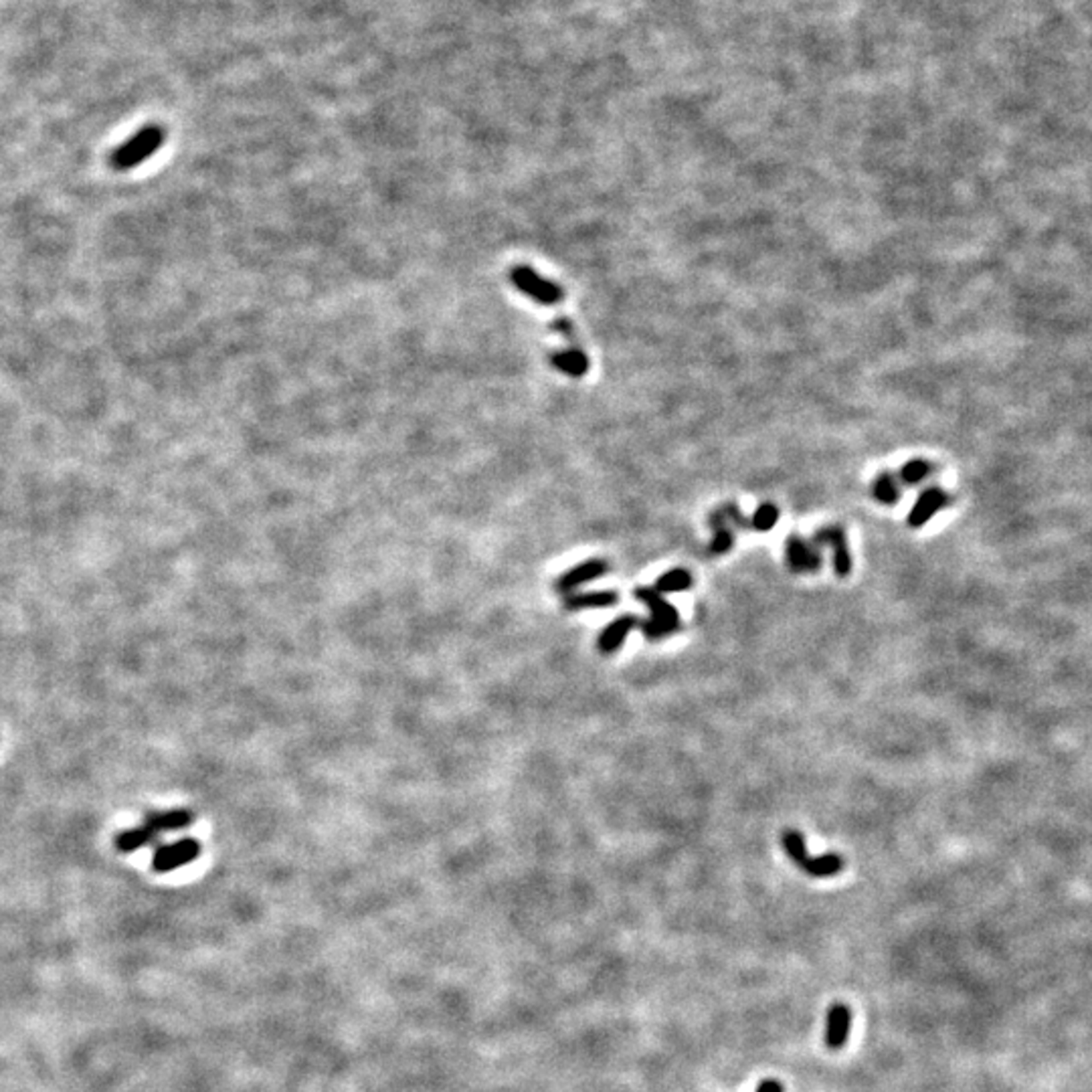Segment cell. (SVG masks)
Masks as SVG:
<instances>
[{"label": "cell", "mask_w": 1092, "mask_h": 1092, "mask_svg": "<svg viewBox=\"0 0 1092 1092\" xmlns=\"http://www.w3.org/2000/svg\"><path fill=\"white\" fill-rule=\"evenodd\" d=\"M636 599L642 601V603H645L647 609H650V620L639 623L644 636L650 639V642H660V639L676 634V631L682 628L680 613L676 612L674 605L668 603L661 593L655 589H647V587H637Z\"/></svg>", "instance_id": "obj_1"}, {"label": "cell", "mask_w": 1092, "mask_h": 1092, "mask_svg": "<svg viewBox=\"0 0 1092 1092\" xmlns=\"http://www.w3.org/2000/svg\"><path fill=\"white\" fill-rule=\"evenodd\" d=\"M164 135H167V132L160 126L142 127L140 132H135L130 140H126L122 146L111 152L110 164L116 170L135 168L164 144Z\"/></svg>", "instance_id": "obj_2"}, {"label": "cell", "mask_w": 1092, "mask_h": 1092, "mask_svg": "<svg viewBox=\"0 0 1092 1092\" xmlns=\"http://www.w3.org/2000/svg\"><path fill=\"white\" fill-rule=\"evenodd\" d=\"M781 843L785 848L787 856L793 860L803 872H808L813 878H830L843 870V860L838 854H824L811 858L808 848H805L803 835L797 830H785L781 835Z\"/></svg>", "instance_id": "obj_3"}, {"label": "cell", "mask_w": 1092, "mask_h": 1092, "mask_svg": "<svg viewBox=\"0 0 1092 1092\" xmlns=\"http://www.w3.org/2000/svg\"><path fill=\"white\" fill-rule=\"evenodd\" d=\"M510 280H512V283L516 285L518 290L524 293V296L532 298L534 302H538L542 306L561 304L562 298H564V291L561 290L559 283H554L551 280H546V277H542L530 266H514V267H512L510 269Z\"/></svg>", "instance_id": "obj_4"}, {"label": "cell", "mask_w": 1092, "mask_h": 1092, "mask_svg": "<svg viewBox=\"0 0 1092 1092\" xmlns=\"http://www.w3.org/2000/svg\"><path fill=\"white\" fill-rule=\"evenodd\" d=\"M199 856H201V843L193 838H183L178 842H172V843H167V846L158 848L152 858V868L158 874H168V872L183 868V866L191 864L193 860H197Z\"/></svg>", "instance_id": "obj_5"}, {"label": "cell", "mask_w": 1092, "mask_h": 1092, "mask_svg": "<svg viewBox=\"0 0 1092 1092\" xmlns=\"http://www.w3.org/2000/svg\"><path fill=\"white\" fill-rule=\"evenodd\" d=\"M811 542L817 548H822V546L832 548L833 571L840 579L848 577L850 572H852V554H850L846 530H843L840 524H832V526H824V529H819L816 534H813Z\"/></svg>", "instance_id": "obj_6"}, {"label": "cell", "mask_w": 1092, "mask_h": 1092, "mask_svg": "<svg viewBox=\"0 0 1092 1092\" xmlns=\"http://www.w3.org/2000/svg\"><path fill=\"white\" fill-rule=\"evenodd\" d=\"M785 559L793 572H816L822 569V553L811 540L791 534L785 542Z\"/></svg>", "instance_id": "obj_7"}, {"label": "cell", "mask_w": 1092, "mask_h": 1092, "mask_svg": "<svg viewBox=\"0 0 1092 1092\" xmlns=\"http://www.w3.org/2000/svg\"><path fill=\"white\" fill-rule=\"evenodd\" d=\"M607 571H609V564L603 559L585 561L581 564H577V567L564 571L562 575L554 581V589L559 591V593H562V595L575 593V589H579V587H583L587 583L597 581V579L605 577Z\"/></svg>", "instance_id": "obj_8"}, {"label": "cell", "mask_w": 1092, "mask_h": 1092, "mask_svg": "<svg viewBox=\"0 0 1092 1092\" xmlns=\"http://www.w3.org/2000/svg\"><path fill=\"white\" fill-rule=\"evenodd\" d=\"M948 500H951L948 498V494L945 492V489H940L939 486H931V488L923 489V494L918 496L913 510H910V514L907 518L910 529H921V526L929 522L939 510H943L947 506Z\"/></svg>", "instance_id": "obj_9"}, {"label": "cell", "mask_w": 1092, "mask_h": 1092, "mask_svg": "<svg viewBox=\"0 0 1092 1092\" xmlns=\"http://www.w3.org/2000/svg\"><path fill=\"white\" fill-rule=\"evenodd\" d=\"M642 623L637 620L636 615H621L613 620L609 625H605V629L601 631L597 637V647L601 653H615L620 647L623 645L625 637L631 634V629H636L637 625Z\"/></svg>", "instance_id": "obj_10"}, {"label": "cell", "mask_w": 1092, "mask_h": 1092, "mask_svg": "<svg viewBox=\"0 0 1092 1092\" xmlns=\"http://www.w3.org/2000/svg\"><path fill=\"white\" fill-rule=\"evenodd\" d=\"M850 1023H852V1014L848 1006L835 1004L827 1012V1028H825V1044L830 1050H842L848 1042Z\"/></svg>", "instance_id": "obj_11"}, {"label": "cell", "mask_w": 1092, "mask_h": 1092, "mask_svg": "<svg viewBox=\"0 0 1092 1092\" xmlns=\"http://www.w3.org/2000/svg\"><path fill=\"white\" fill-rule=\"evenodd\" d=\"M193 813L188 809H168V811H156L150 813V816L144 819V825L150 833H154L156 838L164 832H178L185 830L193 824Z\"/></svg>", "instance_id": "obj_12"}, {"label": "cell", "mask_w": 1092, "mask_h": 1092, "mask_svg": "<svg viewBox=\"0 0 1092 1092\" xmlns=\"http://www.w3.org/2000/svg\"><path fill=\"white\" fill-rule=\"evenodd\" d=\"M620 601V593L605 589V591H585V593H569L564 597V609L569 612H589V609H609Z\"/></svg>", "instance_id": "obj_13"}, {"label": "cell", "mask_w": 1092, "mask_h": 1092, "mask_svg": "<svg viewBox=\"0 0 1092 1092\" xmlns=\"http://www.w3.org/2000/svg\"><path fill=\"white\" fill-rule=\"evenodd\" d=\"M553 366L559 368L562 374L572 376V379H581L587 373H589V358H587V354L577 349V346H569V349L553 352Z\"/></svg>", "instance_id": "obj_14"}, {"label": "cell", "mask_w": 1092, "mask_h": 1092, "mask_svg": "<svg viewBox=\"0 0 1092 1092\" xmlns=\"http://www.w3.org/2000/svg\"><path fill=\"white\" fill-rule=\"evenodd\" d=\"M900 480L894 476V473L883 472L880 476L872 481V496L876 498L880 504H886V506H892L900 500Z\"/></svg>", "instance_id": "obj_15"}, {"label": "cell", "mask_w": 1092, "mask_h": 1092, "mask_svg": "<svg viewBox=\"0 0 1092 1092\" xmlns=\"http://www.w3.org/2000/svg\"><path fill=\"white\" fill-rule=\"evenodd\" d=\"M690 587H692L690 571H686V569H672V571L664 572V575L658 579V583H655L653 589L664 595V593L686 591V589H690Z\"/></svg>", "instance_id": "obj_16"}, {"label": "cell", "mask_w": 1092, "mask_h": 1092, "mask_svg": "<svg viewBox=\"0 0 1092 1092\" xmlns=\"http://www.w3.org/2000/svg\"><path fill=\"white\" fill-rule=\"evenodd\" d=\"M932 470L935 468H932V464L926 462V459H910L908 464L902 465L899 480H900V484H905V486H916L929 478Z\"/></svg>", "instance_id": "obj_17"}, {"label": "cell", "mask_w": 1092, "mask_h": 1092, "mask_svg": "<svg viewBox=\"0 0 1092 1092\" xmlns=\"http://www.w3.org/2000/svg\"><path fill=\"white\" fill-rule=\"evenodd\" d=\"M777 521H779V508L771 502H765V504H760V506L755 510V514L751 516V529L757 532H769L773 530V526L777 524Z\"/></svg>", "instance_id": "obj_18"}, {"label": "cell", "mask_w": 1092, "mask_h": 1092, "mask_svg": "<svg viewBox=\"0 0 1092 1092\" xmlns=\"http://www.w3.org/2000/svg\"><path fill=\"white\" fill-rule=\"evenodd\" d=\"M710 529L714 530L712 540H710V553L712 554H727L730 548L735 545V534L733 529H730V524L727 522H710Z\"/></svg>", "instance_id": "obj_19"}, {"label": "cell", "mask_w": 1092, "mask_h": 1092, "mask_svg": "<svg viewBox=\"0 0 1092 1092\" xmlns=\"http://www.w3.org/2000/svg\"><path fill=\"white\" fill-rule=\"evenodd\" d=\"M553 328H554L556 333H559L561 336L569 338L571 342H575V328H572V324H571L567 318H559V320H554V322H553Z\"/></svg>", "instance_id": "obj_20"}, {"label": "cell", "mask_w": 1092, "mask_h": 1092, "mask_svg": "<svg viewBox=\"0 0 1092 1092\" xmlns=\"http://www.w3.org/2000/svg\"><path fill=\"white\" fill-rule=\"evenodd\" d=\"M757 1092H783V1084L777 1080H763L759 1084Z\"/></svg>", "instance_id": "obj_21"}]
</instances>
